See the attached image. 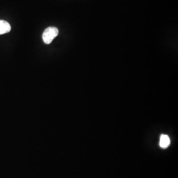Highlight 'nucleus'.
<instances>
[{"instance_id":"nucleus-1","label":"nucleus","mask_w":178,"mask_h":178,"mask_svg":"<svg viewBox=\"0 0 178 178\" xmlns=\"http://www.w3.org/2000/svg\"><path fill=\"white\" fill-rule=\"evenodd\" d=\"M59 34V30L57 27H48L43 33L42 38L44 42L50 44Z\"/></svg>"},{"instance_id":"nucleus-2","label":"nucleus","mask_w":178,"mask_h":178,"mask_svg":"<svg viewBox=\"0 0 178 178\" xmlns=\"http://www.w3.org/2000/svg\"><path fill=\"white\" fill-rule=\"evenodd\" d=\"M11 30V25L4 20H0V35L10 32Z\"/></svg>"},{"instance_id":"nucleus-3","label":"nucleus","mask_w":178,"mask_h":178,"mask_svg":"<svg viewBox=\"0 0 178 178\" xmlns=\"http://www.w3.org/2000/svg\"><path fill=\"white\" fill-rule=\"evenodd\" d=\"M170 144V139L167 135H162L161 136L159 142V145L161 147L163 148H167L169 146Z\"/></svg>"}]
</instances>
